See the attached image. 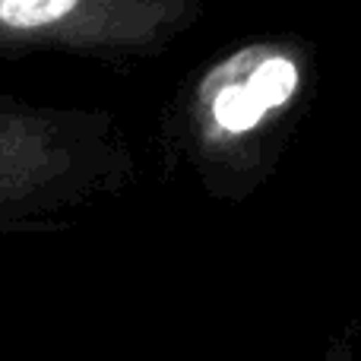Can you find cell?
Segmentation results:
<instances>
[{
    "label": "cell",
    "mask_w": 361,
    "mask_h": 361,
    "mask_svg": "<svg viewBox=\"0 0 361 361\" xmlns=\"http://www.w3.org/2000/svg\"><path fill=\"white\" fill-rule=\"evenodd\" d=\"M314 82V48L298 35L231 44L184 82L171 140L209 184L250 178Z\"/></svg>",
    "instance_id": "cell-1"
},
{
    "label": "cell",
    "mask_w": 361,
    "mask_h": 361,
    "mask_svg": "<svg viewBox=\"0 0 361 361\" xmlns=\"http://www.w3.org/2000/svg\"><path fill=\"white\" fill-rule=\"evenodd\" d=\"M130 178L133 152L111 111L0 95V238L70 228L67 212Z\"/></svg>",
    "instance_id": "cell-2"
},
{
    "label": "cell",
    "mask_w": 361,
    "mask_h": 361,
    "mask_svg": "<svg viewBox=\"0 0 361 361\" xmlns=\"http://www.w3.org/2000/svg\"><path fill=\"white\" fill-rule=\"evenodd\" d=\"M203 10L206 0H0V61L156 57L190 32Z\"/></svg>",
    "instance_id": "cell-3"
}]
</instances>
